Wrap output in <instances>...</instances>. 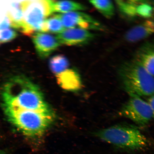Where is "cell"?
<instances>
[{
  "label": "cell",
  "instance_id": "1",
  "mask_svg": "<svg viewBox=\"0 0 154 154\" xmlns=\"http://www.w3.org/2000/svg\"><path fill=\"white\" fill-rule=\"evenodd\" d=\"M4 106L52 113L38 87L23 76L11 78L2 92Z\"/></svg>",
  "mask_w": 154,
  "mask_h": 154
},
{
  "label": "cell",
  "instance_id": "2",
  "mask_svg": "<svg viewBox=\"0 0 154 154\" xmlns=\"http://www.w3.org/2000/svg\"><path fill=\"white\" fill-rule=\"evenodd\" d=\"M118 73L123 88L131 96L154 95V77L137 60L123 63Z\"/></svg>",
  "mask_w": 154,
  "mask_h": 154
},
{
  "label": "cell",
  "instance_id": "3",
  "mask_svg": "<svg viewBox=\"0 0 154 154\" xmlns=\"http://www.w3.org/2000/svg\"><path fill=\"white\" fill-rule=\"evenodd\" d=\"M10 122L25 135L39 137L52 122L53 113L26 110L16 107H4Z\"/></svg>",
  "mask_w": 154,
  "mask_h": 154
},
{
  "label": "cell",
  "instance_id": "4",
  "mask_svg": "<svg viewBox=\"0 0 154 154\" xmlns=\"http://www.w3.org/2000/svg\"><path fill=\"white\" fill-rule=\"evenodd\" d=\"M96 136L117 147L132 150L144 149L148 145L147 138L134 127L117 125L100 130Z\"/></svg>",
  "mask_w": 154,
  "mask_h": 154
},
{
  "label": "cell",
  "instance_id": "5",
  "mask_svg": "<svg viewBox=\"0 0 154 154\" xmlns=\"http://www.w3.org/2000/svg\"><path fill=\"white\" fill-rule=\"evenodd\" d=\"M22 4L23 19L20 31L28 36L41 32L46 18L52 14L50 1H23Z\"/></svg>",
  "mask_w": 154,
  "mask_h": 154
},
{
  "label": "cell",
  "instance_id": "6",
  "mask_svg": "<svg viewBox=\"0 0 154 154\" xmlns=\"http://www.w3.org/2000/svg\"><path fill=\"white\" fill-rule=\"evenodd\" d=\"M119 115L140 126H145L153 118L149 104L138 96H131L121 109Z\"/></svg>",
  "mask_w": 154,
  "mask_h": 154
},
{
  "label": "cell",
  "instance_id": "7",
  "mask_svg": "<svg viewBox=\"0 0 154 154\" xmlns=\"http://www.w3.org/2000/svg\"><path fill=\"white\" fill-rule=\"evenodd\" d=\"M58 15L65 29L80 28L97 30L103 29L99 22L84 13L76 11Z\"/></svg>",
  "mask_w": 154,
  "mask_h": 154
},
{
  "label": "cell",
  "instance_id": "8",
  "mask_svg": "<svg viewBox=\"0 0 154 154\" xmlns=\"http://www.w3.org/2000/svg\"><path fill=\"white\" fill-rule=\"evenodd\" d=\"M94 37V34L88 30L80 28L66 29L56 36L60 44L69 46L85 45Z\"/></svg>",
  "mask_w": 154,
  "mask_h": 154
},
{
  "label": "cell",
  "instance_id": "9",
  "mask_svg": "<svg viewBox=\"0 0 154 154\" xmlns=\"http://www.w3.org/2000/svg\"><path fill=\"white\" fill-rule=\"evenodd\" d=\"M32 40L38 55L43 59L49 57L61 45L56 37L43 32L35 33Z\"/></svg>",
  "mask_w": 154,
  "mask_h": 154
},
{
  "label": "cell",
  "instance_id": "10",
  "mask_svg": "<svg viewBox=\"0 0 154 154\" xmlns=\"http://www.w3.org/2000/svg\"><path fill=\"white\" fill-rule=\"evenodd\" d=\"M154 33V22L146 20L129 30L125 35L127 42L134 43L149 37Z\"/></svg>",
  "mask_w": 154,
  "mask_h": 154
},
{
  "label": "cell",
  "instance_id": "11",
  "mask_svg": "<svg viewBox=\"0 0 154 154\" xmlns=\"http://www.w3.org/2000/svg\"><path fill=\"white\" fill-rule=\"evenodd\" d=\"M56 76L58 82L65 89L76 91L82 86L80 75L74 69H67Z\"/></svg>",
  "mask_w": 154,
  "mask_h": 154
},
{
  "label": "cell",
  "instance_id": "12",
  "mask_svg": "<svg viewBox=\"0 0 154 154\" xmlns=\"http://www.w3.org/2000/svg\"><path fill=\"white\" fill-rule=\"evenodd\" d=\"M52 13H66L83 11L86 7L81 4L71 1H50Z\"/></svg>",
  "mask_w": 154,
  "mask_h": 154
},
{
  "label": "cell",
  "instance_id": "13",
  "mask_svg": "<svg viewBox=\"0 0 154 154\" xmlns=\"http://www.w3.org/2000/svg\"><path fill=\"white\" fill-rule=\"evenodd\" d=\"M7 16L11 21V27L21 30L23 19L22 1L11 4Z\"/></svg>",
  "mask_w": 154,
  "mask_h": 154
},
{
  "label": "cell",
  "instance_id": "14",
  "mask_svg": "<svg viewBox=\"0 0 154 154\" xmlns=\"http://www.w3.org/2000/svg\"><path fill=\"white\" fill-rule=\"evenodd\" d=\"M65 29L58 15L46 19L44 23L41 32L59 34Z\"/></svg>",
  "mask_w": 154,
  "mask_h": 154
},
{
  "label": "cell",
  "instance_id": "15",
  "mask_svg": "<svg viewBox=\"0 0 154 154\" xmlns=\"http://www.w3.org/2000/svg\"><path fill=\"white\" fill-rule=\"evenodd\" d=\"M90 2L106 18L110 19L114 15V6L111 1L93 0Z\"/></svg>",
  "mask_w": 154,
  "mask_h": 154
},
{
  "label": "cell",
  "instance_id": "16",
  "mask_svg": "<svg viewBox=\"0 0 154 154\" xmlns=\"http://www.w3.org/2000/svg\"><path fill=\"white\" fill-rule=\"evenodd\" d=\"M50 69L57 75L67 70L69 66L68 60L63 55H57L51 58L49 62Z\"/></svg>",
  "mask_w": 154,
  "mask_h": 154
},
{
  "label": "cell",
  "instance_id": "17",
  "mask_svg": "<svg viewBox=\"0 0 154 154\" xmlns=\"http://www.w3.org/2000/svg\"><path fill=\"white\" fill-rule=\"evenodd\" d=\"M144 69L154 77V52L151 50L144 51L136 60Z\"/></svg>",
  "mask_w": 154,
  "mask_h": 154
},
{
  "label": "cell",
  "instance_id": "18",
  "mask_svg": "<svg viewBox=\"0 0 154 154\" xmlns=\"http://www.w3.org/2000/svg\"><path fill=\"white\" fill-rule=\"evenodd\" d=\"M140 1H116V3L121 13L128 17L137 16V9Z\"/></svg>",
  "mask_w": 154,
  "mask_h": 154
},
{
  "label": "cell",
  "instance_id": "19",
  "mask_svg": "<svg viewBox=\"0 0 154 154\" xmlns=\"http://www.w3.org/2000/svg\"><path fill=\"white\" fill-rule=\"evenodd\" d=\"M153 12V9L152 6L149 3H146V2L140 1L137 9V15L143 18H149L152 16Z\"/></svg>",
  "mask_w": 154,
  "mask_h": 154
},
{
  "label": "cell",
  "instance_id": "20",
  "mask_svg": "<svg viewBox=\"0 0 154 154\" xmlns=\"http://www.w3.org/2000/svg\"><path fill=\"white\" fill-rule=\"evenodd\" d=\"M17 32L12 29L8 28L0 30V43H7L17 37Z\"/></svg>",
  "mask_w": 154,
  "mask_h": 154
},
{
  "label": "cell",
  "instance_id": "21",
  "mask_svg": "<svg viewBox=\"0 0 154 154\" xmlns=\"http://www.w3.org/2000/svg\"><path fill=\"white\" fill-rule=\"evenodd\" d=\"M10 26H11V21L8 17H5L3 22L0 23V30L8 29Z\"/></svg>",
  "mask_w": 154,
  "mask_h": 154
},
{
  "label": "cell",
  "instance_id": "22",
  "mask_svg": "<svg viewBox=\"0 0 154 154\" xmlns=\"http://www.w3.org/2000/svg\"><path fill=\"white\" fill-rule=\"evenodd\" d=\"M149 97L147 102L151 108L153 113V118L154 119V95Z\"/></svg>",
  "mask_w": 154,
  "mask_h": 154
},
{
  "label": "cell",
  "instance_id": "23",
  "mask_svg": "<svg viewBox=\"0 0 154 154\" xmlns=\"http://www.w3.org/2000/svg\"><path fill=\"white\" fill-rule=\"evenodd\" d=\"M0 154H8V153L3 150L0 149Z\"/></svg>",
  "mask_w": 154,
  "mask_h": 154
},
{
  "label": "cell",
  "instance_id": "24",
  "mask_svg": "<svg viewBox=\"0 0 154 154\" xmlns=\"http://www.w3.org/2000/svg\"><path fill=\"white\" fill-rule=\"evenodd\" d=\"M151 3L152 4H153V5L154 6V1H152ZM153 9V12H154V8Z\"/></svg>",
  "mask_w": 154,
  "mask_h": 154
}]
</instances>
